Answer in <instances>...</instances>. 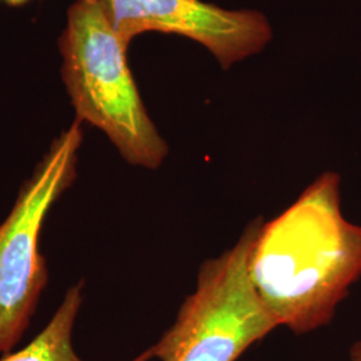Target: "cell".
I'll use <instances>...</instances> for the list:
<instances>
[{
  "label": "cell",
  "mask_w": 361,
  "mask_h": 361,
  "mask_svg": "<svg viewBox=\"0 0 361 361\" xmlns=\"http://www.w3.org/2000/svg\"><path fill=\"white\" fill-rule=\"evenodd\" d=\"M349 360L361 361V338L355 341L349 349Z\"/></svg>",
  "instance_id": "7"
},
{
  "label": "cell",
  "mask_w": 361,
  "mask_h": 361,
  "mask_svg": "<svg viewBox=\"0 0 361 361\" xmlns=\"http://www.w3.org/2000/svg\"><path fill=\"white\" fill-rule=\"evenodd\" d=\"M61 77L82 123L101 130L133 166L157 170L169 145L143 104L126 47L99 0H75L58 40Z\"/></svg>",
  "instance_id": "2"
},
{
  "label": "cell",
  "mask_w": 361,
  "mask_h": 361,
  "mask_svg": "<svg viewBox=\"0 0 361 361\" xmlns=\"http://www.w3.org/2000/svg\"><path fill=\"white\" fill-rule=\"evenodd\" d=\"M122 43L147 32L190 39L229 70L264 51L273 39L268 16L258 10H231L204 0H99Z\"/></svg>",
  "instance_id": "5"
},
{
  "label": "cell",
  "mask_w": 361,
  "mask_h": 361,
  "mask_svg": "<svg viewBox=\"0 0 361 361\" xmlns=\"http://www.w3.org/2000/svg\"><path fill=\"white\" fill-rule=\"evenodd\" d=\"M262 217L253 219L237 244L198 271L197 288L174 324L150 349L159 361H237L277 328L249 277V256Z\"/></svg>",
  "instance_id": "3"
},
{
  "label": "cell",
  "mask_w": 361,
  "mask_h": 361,
  "mask_svg": "<svg viewBox=\"0 0 361 361\" xmlns=\"http://www.w3.org/2000/svg\"><path fill=\"white\" fill-rule=\"evenodd\" d=\"M83 143L79 119L52 141L0 224V357L22 340L49 281L40 252L44 221L77 178Z\"/></svg>",
  "instance_id": "4"
},
{
  "label": "cell",
  "mask_w": 361,
  "mask_h": 361,
  "mask_svg": "<svg viewBox=\"0 0 361 361\" xmlns=\"http://www.w3.org/2000/svg\"><path fill=\"white\" fill-rule=\"evenodd\" d=\"M30 0H0V3H4V4H8V6H22Z\"/></svg>",
  "instance_id": "8"
},
{
  "label": "cell",
  "mask_w": 361,
  "mask_h": 361,
  "mask_svg": "<svg viewBox=\"0 0 361 361\" xmlns=\"http://www.w3.org/2000/svg\"><path fill=\"white\" fill-rule=\"evenodd\" d=\"M247 271L277 326L305 335L334 320L361 277V225L341 212L337 173L320 174L280 216L262 224Z\"/></svg>",
  "instance_id": "1"
},
{
  "label": "cell",
  "mask_w": 361,
  "mask_h": 361,
  "mask_svg": "<svg viewBox=\"0 0 361 361\" xmlns=\"http://www.w3.org/2000/svg\"><path fill=\"white\" fill-rule=\"evenodd\" d=\"M83 304V283L68 288L51 320L25 348L6 353L0 361H85L73 343L78 313Z\"/></svg>",
  "instance_id": "6"
}]
</instances>
